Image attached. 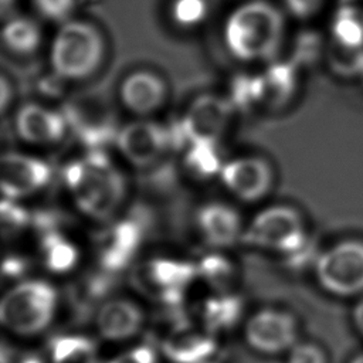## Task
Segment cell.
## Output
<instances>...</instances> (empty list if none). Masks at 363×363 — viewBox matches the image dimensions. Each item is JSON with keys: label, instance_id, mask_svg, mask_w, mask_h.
Segmentation results:
<instances>
[{"label": "cell", "instance_id": "obj_7", "mask_svg": "<svg viewBox=\"0 0 363 363\" xmlns=\"http://www.w3.org/2000/svg\"><path fill=\"white\" fill-rule=\"evenodd\" d=\"M218 177L225 190L244 203L259 201L274 186L271 163L255 155L238 156L224 162Z\"/></svg>", "mask_w": 363, "mask_h": 363}, {"label": "cell", "instance_id": "obj_15", "mask_svg": "<svg viewBox=\"0 0 363 363\" xmlns=\"http://www.w3.org/2000/svg\"><path fill=\"white\" fill-rule=\"evenodd\" d=\"M196 225L203 240L214 248H228L241 241L245 227L240 213L223 201L203 204L196 213Z\"/></svg>", "mask_w": 363, "mask_h": 363}, {"label": "cell", "instance_id": "obj_1", "mask_svg": "<svg viewBox=\"0 0 363 363\" xmlns=\"http://www.w3.org/2000/svg\"><path fill=\"white\" fill-rule=\"evenodd\" d=\"M61 177L75 207L94 221H111L125 201L126 180L102 152L72 159L64 166Z\"/></svg>", "mask_w": 363, "mask_h": 363}, {"label": "cell", "instance_id": "obj_10", "mask_svg": "<svg viewBox=\"0 0 363 363\" xmlns=\"http://www.w3.org/2000/svg\"><path fill=\"white\" fill-rule=\"evenodd\" d=\"M50 164L28 153L6 152L1 157V193L7 200H23L37 194L50 183Z\"/></svg>", "mask_w": 363, "mask_h": 363}, {"label": "cell", "instance_id": "obj_18", "mask_svg": "<svg viewBox=\"0 0 363 363\" xmlns=\"http://www.w3.org/2000/svg\"><path fill=\"white\" fill-rule=\"evenodd\" d=\"M242 302L238 296L225 292H216L207 298L200 309L201 326L213 335L230 330L240 320Z\"/></svg>", "mask_w": 363, "mask_h": 363}, {"label": "cell", "instance_id": "obj_32", "mask_svg": "<svg viewBox=\"0 0 363 363\" xmlns=\"http://www.w3.org/2000/svg\"><path fill=\"white\" fill-rule=\"evenodd\" d=\"M284 3L294 17L309 18L320 10L323 0H284Z\"/></svg>", "mask_w": 363, "mask_h": 363}, {"label": "cell", "instance_id": "obj_14", "mask_svg": "<svg viewBox=\"0 0 363 363\" xmlns=\"http://www.w3.org/2000/svg\"><path fill=\"white\" fill-rule=\"evenodd\" d=\"M216 349V335L201 325L179 323L162 340V352L173 363H206Z\"/></svg>", "mask_w": 363, "mask_h": 363}, {"label": "cell", "instance_id": "obj_5", "mask_svg": "<svg viewBox=\"0 0 363 363\" xmlns=\"http://www.w3.org/2000/svg\"><path fill=\"white\" fill-rule=\"evenodd\" d=\"M241 242L281 255H298L308 244L303 217L291 206H269L245 224Z\"/></svg>", "mask_w": 363, "mask_h": 363}, {"label": "cell", "instance_id": "obj_4", "mask_svg": "<svg viewBox=\"0 0 363 363\" xmlns=\"http://www.w3.org/2000/svg\"><path fill=\"white\" fill-rule=\"evenodd\" d=\"M58 308V292L43 279H23L1 298L0 322L18 336L41 333L52 322Z\"/></svg>", "mask_w": 363, "mask_h": 363}, {"label": "cell", "instance_id": "obj_16", "mask_svg": "<svg viewBox=\"0 0 363 363\" xmlns=\"http://www.w3.org/2000/svg\"><path fill=\"white\" fill-rule=\"evenodd\" d=\"M167 86L163 78L152 71H133L119 86V99L132 113L146 116L156 112L166 101Z\"/></svg>", "mask_w": 363, "mask_h": 363}, {"label": "cell", "instance_id": "obj_28", "mask_svg": "<svg viewBox=\"0 0 363 363\" xmlns=\"http://www.w3.org/2000/svg\"><path fill=\"white\" fill-rule=\"evenodd\" d=\"M206 0H174L170 9L172 18L182 27H194L207 17Z\"/></svg>", "mask_w": 363, "mask_h": 363}, {"label": "cell", "instance_id": "obj_26", "mask_svg": "<svg viewBox=\"0 0 363 363\" xmlns=\"http://www.w3.org/2000/svg\"><path fill=\"white\" fill-rule=\"evenodd\" d=\"M197 275L201 277L208 285H211L216 292H225L227 286L233 281V265L221 255L211 254L201 259L196 267Z\"/></svg>", "mask_w": 363, "mask_h": 363}, {"label": "cell", "instance_id": "obj_29", "mask_svg": "<svg viewBox=\"0 0 363 363\" xmlns=\"http://www.w3.org/2000/svg\"><path fill=\"white\" fill-rule=\"evenodd\" d=\"M40 16L50 21L65 23L75 9V0H33Z\"/></svg>", "mask_w": 363, "mask_h": 363}, {"label": "cell", "instance_id": "obj_30", "mask_svg": "<svg viewBox=\"0 0 363 363\" xmlns=\"http://www.w3.org/2000/svg\"><path fill=\"white\" fill-rule=\"evenodd\" d=\"M106 363H159V359L152 346L138 345L111 357Z\"/></svg>", "mask_w": 363, "mask_h": 363}, {"label": "cell", "instance_id": "obj_36", "mask_svg": "<svg viewBox=\"0 0 363 363\" xmlns=\"http://www.w3.org/2000/svg\"><path fill=\"white\" fill-rule=\"evenodd\" d=\"M206 363H216V362H211V360H208V362H206Z\"/></svg>", "mask_w": 363, "mask_h": 363}, {"label": "cell", "instance_id": "obj_2", "mask_svg": "<svg viewBox=\"0 0 363 363\" xmlns=\"http://www.w3.org/2000/svg\"><path fill=\"white\" fill-rule=\"evenodd\" d=\"M285 20L281 10L265 0L237 6L225 18L223 40L228 52L244 62L274 60L284 41Z\"/></svg>", "mask_w": 363, "mask_h": 363}, {"label": "cell", "instance_id": "obj_21", "mask_svg": "<svg viewBox=\"0 0 363 363\" xmlns=\"http://www.w3.org/2000/svg\"><path fill=\"white\" fill-rule=\"evenodd\" d=\"M296 81L295 72L288 64H274L257 82L255 91L258 95L272 105H282L292 98Z\"/></svg>", "mask_w": 363, "mask_h": 363}, {"label": "cell", "instance_id": "obj_20", "mask_svg": "<svg viewBox=\"0 0 363 363\" xmlns=\"http://www.w3.org/2000/svg\"><path fill=\"white\" fill-rule=\"evenodd\" d=\"M50 363H98L95 343L84 335H60L48 347Z\"/></svg>", "mask_w": 363, "mask_h": 363}, {"label": "cell", "instance_id": "obj_22", "mask_svg": "<svg viewBox=\"0 0 363 363\" xmlns=\"http://www.w3.org/2000/svg\"><path fill=\"white\" fill-rule=\"evenodd\" d=\"M41 257L48 271L65 274L78 264L79 252L77 245L68 238L60 234H50L43 240Z\"/></svg>", "mask_w": 363, "mask_h": 363}, {"label": "cell", "instance_id": "obj_17", "mask_svg": "<svg viewBox=\"0 0 363 363\" xmlns=\"http://www.w3.org/2000/svg\"><path fill=\"white\" fill-rule=\"evenodd\" d=\"M142 323L143 313L140 308L123 298L105 301L95 315L98 333L111 342H121L135 336L140 330Z\"/></svg>", "mask_w": 363, "mask_h": 363}, {"label": "cell", "instance_id": "obj_9", "mask_svg": "<svg viewBox=\"0 0 363 363\" xmlns=\"http://www.w3.org/2000/svg\"><path fill=\"white\" fill-rule=\"evenodd\" d=\"M194 277H197V269L191 264L156 258L143 265L138 277V285L157 302L174 305L183 301Z\"/></svg>", "mask_w": 363, "mask_h": 363}, {"label": "cell", "instance_id": "obj_33", "mask_svg": "<svg viewBox=\"0 0 363 363\" xmlns=\"http://www.w3.org/2000/svg\"><path fill=\"white\" fill-rule=\"evenodd\" d=\"M1 363H45L41 356L37 353L31 352H23V353H16V352H9L7 347H3V356H1Z\"/></svg>", "mask_w": 363, "mask_h": 363}, {"label": "cell", "instance_id": "obj_8", "mask_svg": "<svg viewBox=\"0 0 363 363\" xmlns=\"http://www.w3.org/2000/svg\"><path fill=\"white\" fill-rule=\"evenodd\" d=\"M170 145L169 130L147 119H136L115 133V146L130 164L147 167L155 164Z\"/></svg>", "mask_w": 363, "mask_h": 363}, {"label": "cell", "instance_id": "obj_35", "mask_svg": "<svg viewBox=\"0 0 363 363\" xmlns=\"http://www.w3.org/2000/svg\"><path fill=\"white\" fill-rule=\"evenodd\" d=\"M350 363H363V354H360V356L354 357V359H353V362H350Z\"/></svg>", "mask_w": 363, "mask_h": 363}, {"label": "cell", "instance_id": "obj_3", "mask_svg": "<svg viewBox=\"0 0 363 363\" xmlns=\"http://www.w3.org/2000/svg\"><path fill=\"white\" fill-rule=\"evenodd\" d=\"M105 40L101 31L82 20H67L61 24L50 44V67L65 81L89 78L101 67Z\"/></svg>", "mask_w": 363, "mask_h": 363}, {"label": "cell", "instance_id": "obj_19", "mask_svg": "<svg viewBox=\"0 0 363 363\" xmlns=\"http://www.w3.org/2000/svg\"><path fill=\"white\" fill-rule=\"evenodd\" d=\"M4 47L14 55L34 54L43 43L41 27L30 17L16 16L7 20L1 33Z\"/></svg>", "mask_w": 363, "mask_h": 363}, {"label": "cell", "instance_id": "obj_25", "mask_svg": "<svg viewBox=\"0 0 363 363\" xmlns=\"http://www.w3.org/2000/svg\"><path fill=\"white\" fill-rule=\"evenodd\" d=\"M223 163L218 152V142L196 140L187 143L186 166L194 176L206 179L220 174Z\"/></svg>", "mask_w": 363, "mask_h": 363}, {"label": "cell", "instance_id": "obj_24", "mask_svg": "<svg viewBox=\"0 0 363 363\" xmlns=\"http://www.w3.org/2000/svg\"><path fill=\"white\" fill-rule=\"evenodd\" d=\"M136 233L130 225L115 227L102 250L104 267L113 271L123 268L136 251Z\"/></svg>", "mask_w": 363, "mask_h": 363}, {"label": "cell", "instance_id": "obj_27", "mask_svg": "<svg viewBox=\"0 0 363 363\" xmlns=\"http://www.w3.org/2000/svg\"><path fill=\"white\" fill-rule=\"evenodd\" d=\"M332 69L342 77H362L363 74V48H345L332 43L329 52Z\"/></svg>", "mask_w": 363, "mask_h": 363}, {"label": "cell", "instance_id": "obj_37", "mask_svg": "<svg viewBox=\"0 0 363 363\" xmlns=\"http://www.w3.org/2000/svg\"><path fill=\"white\" fill-rule=\"evenodd\" d=\"M362 79H363V74H362Z\"/></svg>", "mask_w": 363, "mask_h": 363}, {"label": "cell", "instance_id": "obj_23", "mask_svg": "<svg viewBox=\"0 0 363 363\" xmlns=\"http://www.w3.org/2000/svg\"><path fill=\"white\" fill-rule=\"evenodd\" d=\"M332 43L345 48H363V14L353 7H342L330 24Z\"/></svg>", "mask_w": 363, "mask_h": 363}, {"label": "cell", "instance_id": "obj_31", "mask_svg": "<svg viewBox=\"0 0 363 363\" xmlns=\"http://www.w3.org/2000/svg\"><path fill=\"white\" fill-rule=\"evenodd\" d=\"M286 363H326L320 347L312 343H295L288 350Z\"/></svg>", "mask_w": 363, "mask_h": 363}, {"label": "cell", "instance_id": "obj_34", "mask_svg": "<svg viewBox=\"0 0 363 363\" xmlns=\"http://www.w3.org/2000/svg\"><path fill=\"white\" fill-rule=\"evenodd\" d=\"M353 320L359 332L363 335V298L353 308Z\"/></svg>", "mask_w": 363, "mask_h": 363}, {"label": "cell", "instance_id": "obj_11", "mask_svg": "<svg viewBox=\"0 0 363 363\" xmlns=\"http://www.w3.org/2000/svg\"><path fill=\"white\" fill-rule=\"evenodd\" d=\"M244 337L251 349L264 354H278L295 345L296 320L281 309H261L245 322Z\"/></svg>", "mask_w": 363, "mask_h": 363}, {"label": "cell", "instance_id": "obj_6", "mask_svg": "<svg viewBox=\"0 0 363 363\" xmlns=\"http://www.w3.org/2000/svg\"><path fill=\"white\" fill-rule=\"evenodd\" d=\"M319 285L337 296L363 292V241L342 240L323 250L315 261Z\"/></svg>", "mask_w": 363, "mask_h": 363}, {"label": "cell", "instance_id": "obj_12", "mask_svg": "<svg viewBox=\"0 0 363 363\" xmlns=\"http://www.w3.org/2000/svg\"><path fill=\"white\" fill-rule=\"evenodd\" d=\"M17 136L34 146H52L60 143L68 132V119L60 111L40 102H26L13 119Z\"/></svg>", "mask_w": 363, "mask_h": 363}, {"label": "cell", "instance_id": "obj_13", "mask_svg": "<svg viewBox=\"0 0 363 363\" xmlns=\"http://www.w3.org/2000/svg\"><path fill=\"white\" fill-rule=\"evenodd\" d=\"M231 116L228 102L216 95H200L189 105L182 118L184 140L218 142L227 130Z\"/></svg>", "mask_w": 363, "mask_h": 363}]
</instances>
